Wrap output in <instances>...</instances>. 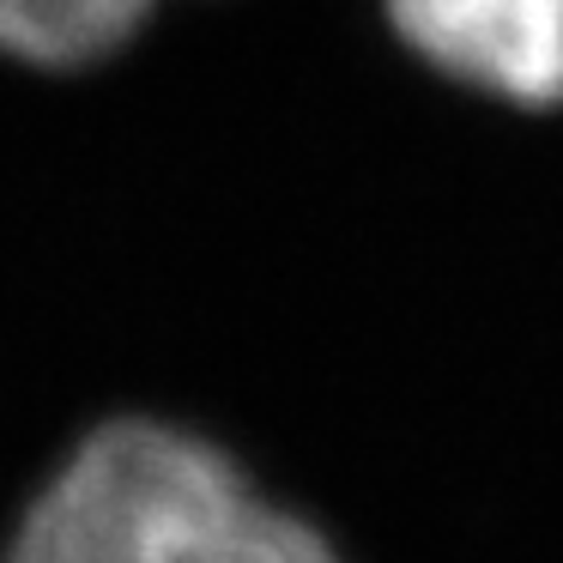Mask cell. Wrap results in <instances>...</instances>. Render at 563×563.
I'll list each match as a JSON object with an SVG mask.
<instances>
[{
  "label": "cell",
  "mask_w": 563,
  "mask_h": 563,
  "mask_svg": "<svg viewBox=\"0 0 563 563\" xmlns=\"http://www.w3.org/2000/svg\"><path fill=\"white\" fill-rule=\"evenodd\" d=\"M158 0H0V55L25 67H91L146 31Z\"/></svg>",
  "instance_id": "3"
},
{
  "label": "cell",
  "mask_w": 563,
  "mask_h": 563,
  "mask_svg": "<svg viewBox=\"0 0 563 563\" xmlns=\"http://www.w3.org/2000/svg\"><path fill=\"white\" fill-rule=\"evenodd\" d=\"M406 55L509 110H563V0H376Z\"/></svg>",
  "instance_id": "2"
},
{
  "label": "cell",
  "mask_w": 563,
  "mask_h": 563,
  "mask_svg": "<svg viewBox=\"0 0 563 563\" xmlns=\"http://www.w3.org/2000/svg\"><path fill=\"white\" fill-rule=\"evenodd\" d=\"M0 563H345L224 442L158 412L98 418L19 509Z\"/></svg>",
  "instance_id": "1"
}]
</instances>
